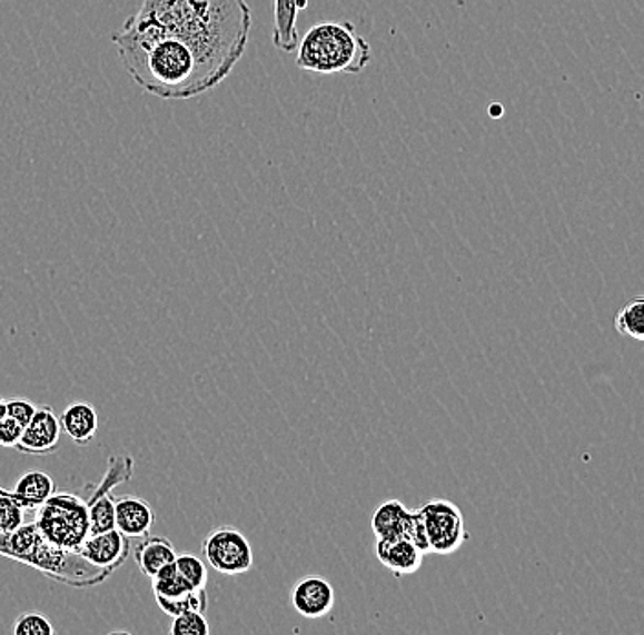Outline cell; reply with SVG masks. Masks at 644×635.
Masks as SVG:
<instances>
[{"label":"cell","mask_w":644,"mask_h":635,"mask_svg":"<svg viewBox=\"0 0 644 635\" xmlns=\"http://www.w3.org/2000/svg\"><path fill=\"white\" fill-rule=\"evenodd\" d=\"M371 61V48L354 22H320L297 44V67L306 72L361 73Z\"/></svg>","instance_id":"cell-3"},{"label":"cell","mask_w":644,"mask_h":635,"mask_svg":"<svg viewBox=\"0 0 644 635\" xmlns=\"http://www.w3.org/2000/svg\"><path fill=\"white\" fill-rule=\"evenodd\" d=\"M291 606L306 619H320L336 606V589L320 575H306L289 594Z\"/></svg>","instance_id":"cell-9"},{"label":"cell","mask_w":644,"mask_h":635,"mask_svg":"<svg viewBox=\"0 0 644 635\" xmlns=\"http://www.w3.org/2000/svg\"><path fill=\"white\" fill-rule=\"evenodd\" d=\"M418 512L427 533L430 553L453 555L469 540L464 513L454 502L433 498L425 502Z\"/></svg>","instance_id":"cell-5"},{"label":"cell","mask_w":644,"mask_h":635,"mask_svg":"<svg viewBox=\"0 0 644 635\" xmlns=\"http://www.w3.org/2000/svg\"><path fill=\"white\" fill-rule=\"evenodd\" d=\"M11 493L24 509H37L56 493V484L47 473L30 470L19 478Z\"/></svg>","instance_id":"cell-17"},{"label":"cell","mask_w":644,"mask_h":635,"mask_svg":"<svg viewBox=\"0 0 644 635\" xmlns=\"http://www.w3.org/2000/svg\"><path fill=\"white\" fill-rule=\"evenodd\" d=\"M22 430H24V427L16 419L10 418V416L0 418V445L16 449V445L21 439Z\"/></svg>","instance_id":"cell-26"},{"label":"cell","mask_w":644,"mask_h":635,"mask_svg":"<svg viewBox=\"0 0 644 635\" xmlns=\"http://www.w3.org/2000/svg\"><path fill=\"white\" fill-rule=\"evenodd\" d=\"M175 566L178 569V574L186 578L187 584L192 589L206 588L209 574H207L206 563L200 557L191 555V553L176 555Z\"/></svg>","instance_id":"cell-21"},{"label":"cell","mask_w":644,"mask_h":635,"mask_svg":"<svg viewBox=\"0 0 644 635\" xmlns=\"http://www.w3.org/2000/svg\"><path fill=\"white\" fill-rule=\"evenodd\" d=\"M176 555L178 553L169 538L150 535V533L141 537L140 544L135 549L136 564L141 569V574L149 578L155 577L167 564L175 563Z\"/></svg>","instance_id":"cell-14"},{"label":"cell","mask_w":644,"mask_h":635,"mask_svg":"<svg viewBox=\"0 0 644 635\" xmlns=\"http://www.w3.org/2000/svg\"><path fill=\"white\" fill-rule=\"evenodd\" d=\"M376 553L379 563L397 577L416 574L425 558V553L416 544L403 537L377 538Z\"/></svg>","instance_id":"cell-12"},{"label":"cell","mask_w":644,"mask_h":635,"mask_svg":"<svg viewBox=\"0 0 644 635\" xmlns=\"http://www.w3.org/2000/svg\"><path fill=\"white\" fill-rule=\"evenodd\" d=\"M615 328L621 336L635 341H644V297L637 295L630 299L615 316Z\"/></svg>","instance_id":"cell-18"},{"label":"cell","mask_w":644,"mask_h":635,"mask_svg":"<svg viewBox=\"0 0 644 635\" xmlns=\"http://www.w3.org/2000/svg\"><path fill=\"white\" fill-rule=\"evenodd\" d=\"M61 421L53 413V408L42 405L37 407L30 424L22 430L16 449L28 456L53 455L61 444Z\"/></svg>","instance_id":"cell-8"},{"label":"cell","mask_w":644,"mask_h":635,"mask_svg":"<svg viewBox=\"0 0 644 635\" xmlns=\"http://www.w3.org/2000/svg\"><path fill=\"white\" fill-rule=\"evenodd\" d=\"M251 24L248 0H143L112 42L145 92L191 99L229 78Z\"/></svg>","instance_id":"cell-1"},{"label":"cell","mask_w":644,"mask_h":635,"mask_svg":"<svg viewBox=\"0 0 644 635\" xmlns=\"http://www.w3.org/2000/svg\"><path fill=\"white\" fill-rule=\"evenodd\" d=\"M152 589H155V595H161V597H178V595L191 592L192 588L187 584L186 578L178 574L175 563H172L164 566L152 577Z\"/></svg>","instance_id":"cell-20"},{"label":"cell","mask_w":644,"mask_h":635,"mask_svg":"<svg viewBox=\"0 0 644 635\" xmlns=\"http://www.w3.org/2000/svg\"><path fill=\"white\" fill-rule=\"evenodd\" d=\"M413 509H408L402 500H387L377 506L371 515V532L377 538L403 537Z\"/></svg>","instance_id":"cell-16"},{"label":"cell","mask_w":644,"mask_h":635,"mask_svg":"<svg viewBox=\"0 0 644 635\" xmlns=\"http://www.w3.org/2000/svg\"><path fill=\"white\" fill-rule=\"evenodd\" d=\"M13 634L16 635H53L56 628L44 615L39 612H27L17 617L13 623Z\"/></svg>","instance_id":"cell-24"},{"label":"cell","mask_w":644,"mask_h":635,"mask_svg":"<svg viewBox=\"0 0 644 635\" xmlns=\"http://www.w3.org/2000/svg\"><path fill=\"white\" fill-rule=\"evenodd\" d=\"M155 597L156 605L160 606L161 612L169 617H176V615L186 614V612L206 614L207 605H209L206 588L191 589V592L178 595V597H161V595H155Z\"/></svg>","instance_id":"cell-19"},{"label":"cell","mask_w":644,"mask_h":635,"mask_svg":"<svg viewBox=\"0 0 644 635\" xmlns=\"http://www.w3.org/2000/svg\"><path fill=\"white\" fill-rule=\"evenodd\" d=\"M36 526L56 548L78 553L90 535L87 500L72 493H53L37 507Z\"/></svg>","instance_id":"cell-4"},{"label":"cell","mask_w":644,"mask_h":635,"mask_svg":"<svg viewBox=\"0 0 644 635\" xmlns=\"http://www.w3.org/2000/svg\"><path fill=\"white\" fill-rule=\"evenodd\" d=\"M201 553L215 572L231 577L246 574L255 563L248 537L232 526L212 529L201 543Z\"/></svg>","instance_id":"cell-6"},{"label":"cell","mask_w":644,"mask_h":635,"mask_svg":"<svg viewBox=\"0 0 644 635\" xmlns=\"http://www.w3.org/2000/svg\"><path fill=\"white\" fill-rule=\"evenodd\" d=\"M78 553L96 568L116 572L129 557V537H125L116 527L107 532L90 533Z\"/></svg>","instance_id":"cell-10"},{"label":"cell","mask_w":644,"mask_h":635,"mask_svg":"<svg viewBox=\"0 0 644 635\" xmlns=\"http://www.w3.org/2000/svg\"><path fill=\"white\" fill-rule=\"evenodd\" d=\"M37 405L28 398L6 399V416L16 419L22 427L30 424V419L36 414Z\"/></svg>","instance_id":"cell-25"},{"label":"cell","mask_w":644,"mask_h":635,"mask_svg":"<svg viewBox=\"0 0 644 635\" xmlns=\"http://www.w3.org/2000/svg\"><path fill=\"white\" fill-rule=\"evenodd\" d=\"M135 475V460L130 456H110L109 467L98 486H88V517L90 533L113 529V487L129 482Z\"/></svg>","instance_id":"cell-7"},{"label":"cell","mask_w":644,"mask_h":635,"mask_svg":"<svg viewBox=\"0 0 644 635\" xmlns=\"http://www.w3.org/2000/svg\"><path fill=\"white\" fill-rule=\"evenodd\" d=\"M0 557L11 558L41 572L70 588H92L112 577V569L96 568L79 553L56 548L42 537L36 522L22 524L16 532L0 533Z\"/></svg>","instance_id":"cell-2"},{"label":"cell","mask_w":644,"mask_h":635,"mask_svg":"<svg viewBox=\"0 0 644 635\" xmlns=\"http://www.w3.org/2000/svg\"><path fill=\"white\" fill-rule=\"evenodd\" d=\"M24 524V507L19 504L13 493L0 495V533L16 532Z\"/></svg>","instance_id":"cell-23"},{"label":"cell","mask_w":644,"mask_h":635,"mask_svg":"<svg viewBox=\"0 0 644 635\" xmlns=\"http://www.w3.org/2000/svg\"><path fill=\"white\" fill-rule=\"evenodd\" d=\"M59 421H61V429L81 447L90 444L98 434V413L92 405L85 404V401H76L65 408Z\"/></svg>","instance_id":"cell-15"},{"label":"cell","mask_w":644,"mask_h":635,"mask_svg":"<svg viewBox=\"0 0 644 635\" xmlns=\"http://www.w3.org/2000/svg\"><path fill=\"white\" fill-rule=\"evenodd\" d=\"M0 495H11V492H8V489H2V487H0Z\"/></svg>","instance_id":"cell-28"},{"label":"cell","mask_w":644,"mask_h":635,"mask_svg":"<svg viewBox=\"0 0 644 635\" xmlns=\"http://www.w3.org/2000/svg\"><path fill=\"white\" fill-rule=\"evenodd\" d=\"M308 0H274V44L280 52L291 53L299 44L297 19Z\"/></svg>","instance_id":"cell-13"},{"label":"cell","mask_w":644,"mask_h":635,"mask_svg":"<svg viewBox=\"0 0 644 635\" xmlns=\"http://www.w3.org/2000/svg\"><path fill=\"white\" fill-rule=\"evenodd\" d=\"M155 512L149 502L136 495L113 498V527L125 537L141 538L155 526Z\"/></svg>","instance_id":"cell-11"},{"label":"cell","mask_w":644,"mask_h":635,"mask_svg":"<svg viewBox=\"0 0 644 635\" xmlns=\"http://www.w3.org/2000/svg\"><path fill=\"white\" fill-rule=\"evenodd\" d=\"M170 635H209L211 626L201 612H186L172 617L169 628Z\"/></svg>","instance_id":"cell-22"},{"label":"cell","mask_w":644,"mask_h":635,"mask_svg":"<svg viewBox=\"0 0 644 635\" xmlns=\"http://www.w3.org/2000/svg\"><path fill=\"white\" fill-rule=\"evenodd\" d=\"M6 416V399L0 398V418Z\"/></svg>","instance_id":"cell-27"}]
</instances>
